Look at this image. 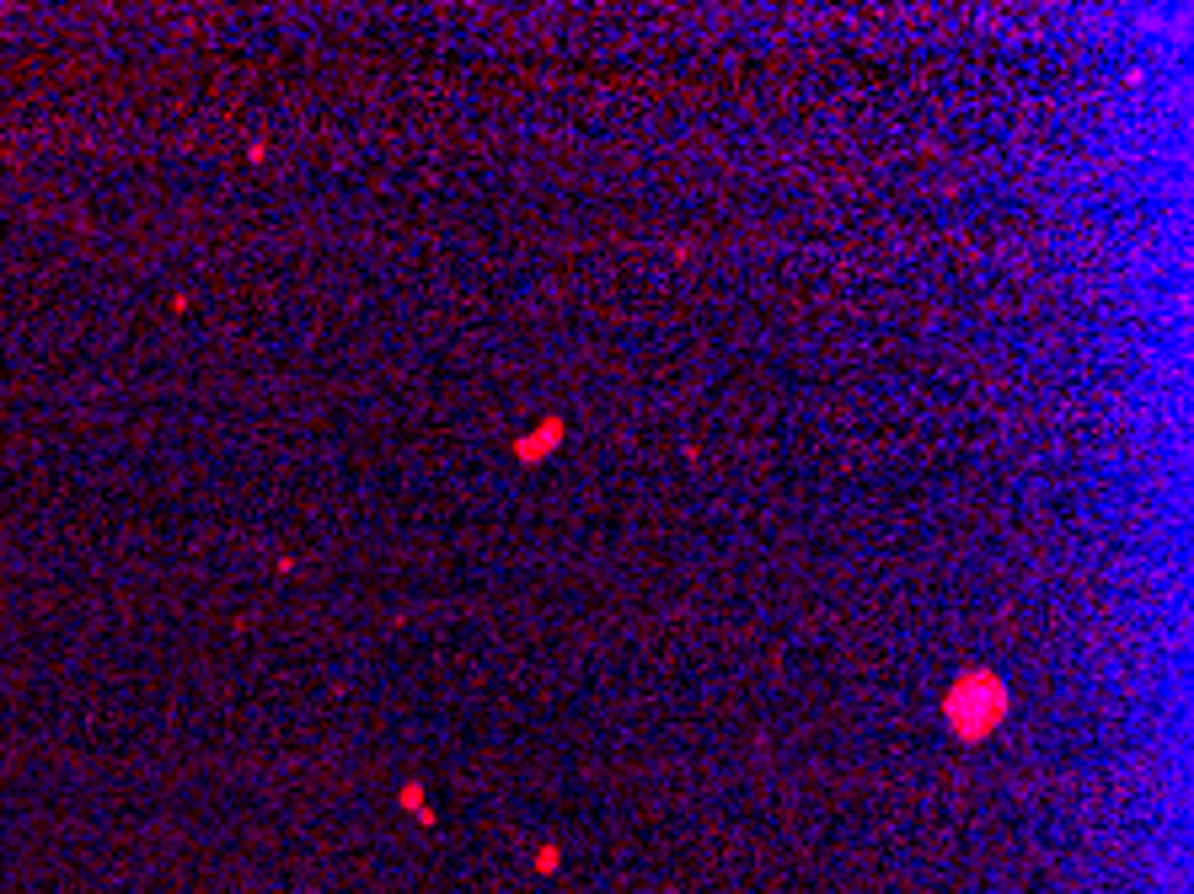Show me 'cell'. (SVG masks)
<instances>
[{
  "label": "cell",
  "instance_id": "1",
  "mask_svg": "<svg viewBox=\"0 0 1194 894\" xmlns=\"http://www.w3.org/2000/svg\"><path fill=\"white\" fill-rule=\"evenodd\" d=\"M1002 712H1008V686H1002V675H991V670L959 675L954 691H948V702H943V718H948L965 740L991 734V729L1002 723Z\"/></svg>",
  "mask_w": 1194,
  "mask_h": 894
},
{
  "label": "cell",
  "instance_id": "2",
  "mask_svg": "<svg viewBox=\"0 0 1194 894\" xmlns=\"http://www.w3.org/2000/svg\"><path fill=\"white\" fill-rule=\"evenodd\" d=\"M558 440H562V418H547L541 429H530V434H520V440H515V455H520V461H541V455L558 445Z\"/></svg>",
  "mask_w": 1194,
  "mask_h": 894
}]
</instances>
